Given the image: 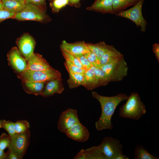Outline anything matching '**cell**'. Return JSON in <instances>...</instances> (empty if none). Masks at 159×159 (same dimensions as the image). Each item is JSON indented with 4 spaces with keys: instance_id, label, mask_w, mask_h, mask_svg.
I'll use <instances>...</instances> for the list:
<instances>
[{
    "instance_id": "cell-7",
    "label": "cell",
    "mask_w": 159,
    "mask_h": 159,
    "mask_svg": "<svg viewBox=\"0 0 159 159\" xmlns=\"http://www.w3.org/2000/svg\"><path fill=\"white\" fill-rule=\"evenodd\" d=\"M30 136L29 129L23 133H15L11 137L8 149L12 151L19 159H22L29 145Z\"/></svg>"
},
{
    "instance_id": "cell-11",
    "label": "cell",
    "mask_w": 159,
    "mask_h": 159,
    "mask_svg": "<svg viewBox=\"0 0 159 159\" xmlns=\"http://www.w3.org/2000/svg\"><path fill=\"white\" fill-rule=\"evenodd\" d=\"M79 121L77 110L68 108L60 114L57 128L60 132L65 133L67 130Z\"/></svg>"
},
{
    "instance_id": "cell-39",
    "label": "cell",
    "mask_w": 159,
    "mask_h": 159,
    "mask_svg": "<svg viewBox=\"0 0 159 159\" xmlns=\"http://www.w3.org/2000/svg\"><path fill=\"white\" fill-rule=\"evenodd\" d=\"M6 153L4 151V150L0 149V159H6Z\"/></svg>"
},
{
    "instance_id": "cell-30",
    "label": "cell",
    "mask_w": 159,
    "mask_h": 159,
    "mask_svg": "<svg viewBox=\"0 0 159 159\" xmlns=\"http://www.w3.org/2000/svg\"><path fill=\"white\" fill-rule=\"evenodd\" d=\"M11 143V137L5 133H2L0 136V149L4 150L8 148Z\"/></svg>"
},
{
    "instance_id": "cell-16",
    "label": "cell",
    "mask_w": 159,
    "mask_h": 159,
    "mask_svg": "<svg viewBox=\"0 0 159 159\" xmlns=\"http://www.w3.org/2000/svg\"><path fill=\"white\" fill-rule=\"evenodd\" d=\"M86 9L103 14H115L113 9L112 0H95L93 3L87 7Z\"/></svg>"
},
{
    "instance_id": "cell-10",
    "label": "cell",
    "mask_w": 159,
    "mask_h": 159,
    "mask_svg": "<svg viewBox=\"0 0 159 159\" xmlns=\"http://www.w3.org/2000/svg\"><path fill=\"white\" fill-rule=\"evenodd\" d=\"M16 43L19 52L27 61L34 53L36 45L34 39L29 34L26 33L18 38Z\"/></svg>"
},
{
    "instance_id": "cell-21",
    "label": "cell",
    "mask_w": 159,
    "mask_h": 159,
    "mask_svg": "<svg viewBox=\"0 0 159 159\" xmlns=\"http://www.w3.org/2000/svg\"><path fill=\"white\" fill-rule=\"evenodd\" d=\"M96 67L92 66L85 71L84 74L83 80L82 85L89 90L95 88V70Z\"/></svg>"
},
{
    "instance_id": "cell-17",
    "label": "cell",
    "mask_w": 159,
    "mask_h": 159,
    "mask_svg": "<svg viewBox=\"0 0 159 159\" xmlns=\"http://www.w3.org/2000/svg\"><path fill=\"white\" fill-rule=\"evenodd\" d=\"M1 0L3 9L15 14L21 11L25 8L26 4L25 1H23Z\"/></svg>"
},
{
    "instance_id": "cell-41",
    "label": "cell",
    "mask_w": 159,
    "mask_h": 159,
    "mask_svg": "<svg viewBox=\"0 0 159 159\" xmlns=\"http://www.w3.org/2000/svg\"><path fill=\"white\" fill-rule=\"evenodd\" d=\"M18 0V1H25V0Z\"/></svg>"
},
{
    "instance_id": "cell-27",
    "label": "cell",
    "mask_w": 159,
    "mask_h": 159,
    "mask_svg": "<svg viewBox=\"0 0 159 159\" xmlns=\"http://www.w3.org/2000/svg\"><path fill=\"white\" fill-rule=\"evenodd\" d=\"M15 133L24 132L29 129L30 125L26 120H18L14 122Z\"/></svg>"
},
{
    "instance_id": "cell-31",
    "label": "cell",
    "mask_w": 159,
    "mask_h": 159,
    "mask_svg": "<svg viewBox=\"0 0 159 159\" xmlns=\"http://www.w3.org/2000/svg\"><path fill=\"white\" fill-rule=\"evenodd\" d=\"M85 56L93 66L96 67L100 66V61L95 54L91 50L84 54Z\"/></svg>"
},
{
    "instance_id": "cell-32",
    "label": "cell",
    "mask_w": 159,
    "mask_h": 159,
    "mask_svg": "<svg viewBox=\"0 0 159 159\" xmlns=\"http://www.w3.org/2000/svg\"><path fill=\"white\" fill-rule=\"evenodd\" d=\"M64 65L68 72L78 73L84 74L86 71L68 61H65Z\"/></svg>"
},
{
    "instance_id": "cell-5",
    "label": "cell",
    "mask_w": 159,
    "mask_h": 159,
    "mask_svg": "<svg viewBox=\"0 0 159 159\" xmlns=\"http://www.w3.org/2000/svg\"><path fill=\"white\" fill-rule=\"evenodd\" d=\"M110 82H118L127 75L128 67L123 57L114 62L101 65Z\"/></svg>"
},
{
    "instance_id": "cell-26",
    "label": "cell",
    "mask_w": 159,
    "mask_h": 159,
    "mask_svg": "<svg viewBox=\"0 0 159 159\" xmlns=\"http://www.w3.org/2000/svg\"><path fill=\"white\" fill-rule=\"evenodd\" d=\"M1 128L5 129L10 137L15 133L14 122L10 120H0V128Z\"/></svg>"
},
{
    "instance_id": "cell-25",
    "label": "cell",
    "mask_w": 159,
    "mask_h": 159,
    "mask_svg": "<svg viewBox=\"0 0 159 159\" xmlns=\"http://www.w3.org/2000/svg\"><path fill=\"white\" fill-rule=\"evenodd\" d=\"M135 159H159L149 153L143 146L138 145L135 148L134 151Z\"/></svg>"
},
{
    "instance_id": "cell-4",
    "label": "cell",
    "mask_w": 159,
    "mask_h": 159,
    "mask_svg": "<svg viewBox=\"0 0 159 159\" xmlns=\"http://www.w3.org/2000/svg\"><path fill=\"white\" fill-rule=\"evenodd\" d=\"M61 73L52 67L43 71L26 69L18 77L22 82H39L47 83L53 80L61 78Z\"/></svg>"
},
{
    "instance_id": "cell-35",
    "label": "cell",
    "mask_w": 159,
    "mask_h": 159,
    "mask_svg": "<svg viewBox=\"0 0 159 159\" xmlns=\"http://www.w3.org/2000/svg\"><path fill=\"white\" fill-rule=\"evenodd\" d=\"M152 49L155 57L159 62V44L157 43H154Z\"/></svg>"
},
{
    "instance_id": "cell-20",
    "label": "cell",
    "mask_w": 159,
    "mask_h": 159,
    "mask_svg": "<svg viewBox=\"0 0 159 159\" xmlns=\"http://www.w3.org/2000/svg\"><path fill=\"white\" fill-rule=\"evenodd\" d=\"M87 45L90 50L95 54L99 60L104 53L113 47L107 45L103 41L96 44H87Z\"/></svg>"
},
{
    "instance_id": "cell-33",
    "label": "cell",
    "mask_w": 159,
    "mask_h": 159,
    "mask_svg": "<svg viewBox=\"0 0 159 159\" xmlns=\"http://www.w3.org/2000/svg\"><path fill=\"white\" fill-rule=\"evenodd\" d=\"M74 56L79 59L83 66V69L85 70L88 69L92 66V64L85 56L84 54Z\"/></svg>"
},
{
    "instance_id": "cell-28",
    "label": "cell",
    "mask_w": 159,
    "mask_h": 159,
    "mask_svg": "<svg viewBox=\"0 0 159 159\" xmlns=\"http://www.w3.org/2000/svg\"><path fill=\"white\" fill-rule=\"evenodd\" d=\"M68 4V0H52L50 6L54 13H58L63 8Z\"/></svg>"
},
{
    "instance_id": "cell-29",
    "label": "cell",
    "mask_w": 159,
    "mask_h": 159,
    "mask_svg": "<svg viewBox=\"0 0 159 159\" xmlns=\"http://www.w3.org/2000/svg\"><path fill=\"white\" fill-rule=\"evenodd\" d=\"M63 56L65 60L83 69V67L79 59L74 56L63 50H61Z\"/></svg>"
},
{
    "instance_id": "cell-12",
    "label": "cell",
    "mask_w": 159,
    "mask_h": 159,
    "mask_svg": "<svg viewBox=\"0 0 159 159\" xmlns=\"http://www.w3.org/2000/svg\"><path fill=\"white\" fill-rule=\"evenodd\" d=\"M65 133L68 138L79 142H84L90 137L88 130L80 121L73 125Z\"/></svg>"
},
{
    "instance_id": "cell-2",
    "label": "cell",
    "mask_w": 159,
    "mask_h": 159,
    "mask_svg": "<svg viewBox=\"0 0 159 159\" xmlns=\"http://www.w3.org/2000/svg\"><path fill=\"white\" fill-rule=\"evenodd\" d=\"M93 97L100 103L101 113L95 123L96 130L101 131L105 129H112L113 125L111 118L117 105L122 101L126 100L128 96L123 93H120L112 96H105L99 94L95 92H92Z\"/></svg>"
},
{
    "instance_id": "cell-3",
    "label": "cell",
    "mask_w": 159,
    "mask_h": 159,
    "mask_svg": "<svg viewBox=\"0 0 159 159\" xmlns=\"http://www.w3.org/2000/svg\"><path fill=\"white\" fill-rule=\"evenodd\" d=\"M127 100L126 102L120 108V116L138 120L146 113L145 106L137 92H133Z\"/></svg>"
},
{
    "instance_id": "cell-34",
    "label": "cell",
    "mask_w": 159,
    "mask_h": 159,
    "mask_svg": "<svg viewBox=\"0 0 159 159\" xmlns=\"http://www.w3.org/2000/svg\"><path fill=\"white\" fill-rule=\"evenodd\" d=\"M15 14L2 9L0 10V23L9 18H13Z\"/></svg>"
},
{
    "instance_id": "cell-23",
    "label": "cell",
    "mask_w": 159,
    "mask_h": 159,
    "mask_svg": "<svg viewBox=\"0 0 159 159\" xmlns=\"http://www.w3.org/2000/svg\"><path fill=\"white\" fill-rule=\"evenodd\" d=\"M113 9L115 14L131 6L134 5L139 0H112Z\"/></svg>"
},
{
    "instance_id": "cell-1",
    "label": "cell",
    "mask_w": 159,
    "mask_h": 159,
    "mask_svg": "<svg viewBox=\"0 0 159 159\" xmlns=\"http://www.w3.org/2000/svg\"><path fill=\"white\" fill-rule=\"evenodd\" d=\"M122 145L118 139L105 137L100 144L84 150L86 159H128L123 154Z\"/></svg>"
},
{
    "instance_id": "cell-6",
    "label": "cell",
    "mask_w": 159,
    "mask_h": 159,
    "mask_svg": "<svg viewBox=\"0 0 159 159\" xmlns=\"http://www.w3.org/2000/svg\"><path fill=\"white\" fill-rule=\"evenodd\" d=\"M144 0H139L132 8L125 11H120L115 14L118 16L127 18L132 21L140 27L141 31L145 32L147 22L143 16L142 7Z\"/></svg>"
},
{
    "instance_id": "cell-8",
    "label": "cell",
    "mask_w": 159,
    "mask_h": 159,
    "mask_svg": "<svg viewBox=\"0 0 159 159\" xmlns=\"http://www.w3.org/2000/svg\"><path fill=\"white\" fill-rule=\"evenodd\" d=\"M46 18L45 13L39 6L26 3L24 9L15 14L13 18L19 21L31 20L43 22Z\"/></svg>"
},
{
    "instance_id": "cell-9",
    "label": "cell",
    "mask_w": 159,
    "mask_h": 159,
    "mask_svg": "<svg viewBox=\"0 0 159 159\" xmlns=\"http://www.w3.org/2000/svg\"><path fill=\"white\" fill-rule=\"evenodd\" d=\"M7 56L8 65L12 69L18 77L26 69L27 61L16 47H13L9 51Z\"/></svg>"
},
{
    "instance_id": "cell-13",
    "label": "cell",
    "mask_w": 159,
    "mask_h": 159,
    "mask_svg": "<svg viewBox=\"0 0 159 159\" xmlns=\"http://www.w3.org/2000/svg\"><path fill=\"white\" fill-rule=\"evenodd\" d=\"M52 68L42 56L38 53H34L27 60L26 69L32 71H43Z\"/></svg>"
},
{
    "instance_id": "cell-22",
    "label": "cell",
    "mask_w": 159,
    "mask_h": 159,
    "mask_svg": "<svg viewBox=\"0 0 159 159\" xmlns=\"http://www.w3.org/2000/svg\"><path fill=\"white\" fill-rule=\"evenodd\" d=\"M68 73L69 77L67 81V82L70 89L76 88L82 85L84 74L71 72Z\"/></svg>"
},
{
    "instance_id": "cell-24",
    "label": "cell",
    "mask_w": 159,
    "mask_h": 159,
    "mask_svg": "<svg viewBox=\"0 0 159 159\" xmlns=\"http://www.w3.org/2000/svg\"><path fill=\"white\" fill-rule=\"evenodd\" d=\"M94 74L95 88L106 85L110 82L104 72L99 67H96Z\"/></svg>"
},
{
    "instance_id": "cell-38",
    "label": "cell",
    "mask_w": 159,
    "mask_h": 159,
    "mask_svg": "<svg viewBox=\"0 0 159 159\" xmlns=\"http://www.w3.org/2000/svg\"><path fill=\"white\" fill-rule=\"evenodd\" d=\"M68 5L77 7L80 6L81 0H68Z\"/></svg>"
},
{
    "instance_id": "cell-40",
    "label": "cell",
    "mask_w": 159,
    "mask_h": 159,
    "mask_svg": "<svg viewBox=\"0 0 159 159\" xmlns=\"http://www.w3.org/2000/svg\"><path fill=\"white\" fill-rule=\"evenodd\" d=\"M3 9L2 2L1 0H0V10Z\"/></svg>"
},
{
    "instance_id": "cell-14",
    "label": "cell",
    "mask_w": 159,
    "mask_h": 159,
    "mask_svg": "<svg viewBox=\"0 0 159 159\" xmlns=\"http://www.w3.org/2000/svg\"><path fill=\"white\" fill-rule=\"evenodd\" d=\"M60 47L61 50L65 51L73 55L84 54L90 50L87 44L84 41L69 43L65 40H63Z\"/></svg>"
},
{
    "instance_id": "cell-36",
    "label": "cell",
    "mask_w": 159,
    "mask_h": 159,
    "mask_svg": "<svg viewBox=\"0 0 159 159\" xmlns=\"http://www.w3.org/2000/svg\"><path fill=\"white\" fill-rule=\"evenodd\" d=\"M6 159H19L17 156L11 150L8 149L6 153Z\"/></svg>"
},
{
    "instance_id": "cell-19",
    "label": "cell",
    "mask_w": 159,
    "mask_h": 159,
    "mask_svg": "<svg viewBox=\"0 0 159 159\" xmlns=\"http://www.w3.org/2000/svg\"><path fill=\"white\" fill-rule=\"evenodd\" d=\"M123 57V55L114 46L104 53L100 59V66L116 61Z\"/></svg>"
},
{
    "instance_id": "cell-15",
    "label": "cell",
    "mask_w": 159,
    "mask_h": 159,
    "mask_svg": "<svg viewBox=\"0 0 159 159\" xmlns=\"http://www.w3.org/2000/svg\"><path fill=\"white\" fill-rule=\"evenodd\" d=\"M46 84L41 95L43 97L51 96L55 94H61L64 89L61 78L49 81Z\"/></svg>"
},
{
    "instance_id": "cell-18",
    "label": "cell",
    "mask_w": 159,
    "mask_h": 159,
    "mask_svg": "<svg viewBox=\"0 0 159 159\" xmlns=\"http://www.w3.org/2000/svg\"><path fill=\"white\" fill-rule=\"evenodd\" d=\"M22 86L25 92L36 96L41 95L46 84L39 82H22Z\"/></svg>"
},
{
    "instance_id": "cell-37",
    "label": "cell",
    "mask_w": 159,
    "mask_h": 159,
    "mask_svg": "<svg viewBox=\"0 0 159 159\" xmlns=\"http://www.w3.org/2000/svg\"><path fill=\"white\" fill-rule=\"evenodd\" d=\"M45 0H25L26 3H31L38 6L43 4Z\"/></svg>"
}]
</instances>
